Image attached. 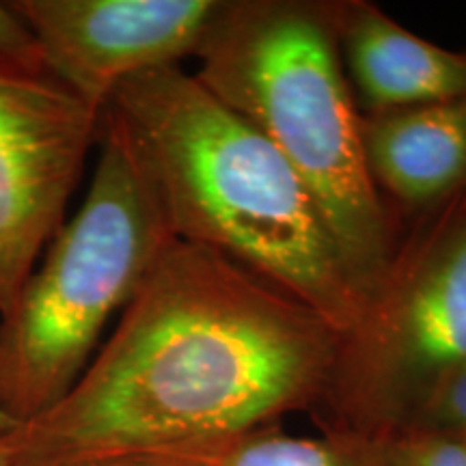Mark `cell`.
I'll list each match as a JSON object with an SVG mask.
<instances>
[{"instance_id":"1","label":"cell","mask_w":466,"mask_h":466,"mask_svg":"<svg viewBox=\"0 0 466 466\" xmlns=\"http://www.w3.org/2000/svg\"><path fill=\"white\" fill-rule=\"evenodd\" d=\"M339 341L258 272L173 240L72 391L9 432L15 466L186 453L313 410Z\"/></svg>"},{"instance_id":"2","label":"cell","mask_w":466,"mask_h":466,"mask_svg":"<svg viewBox=\"0 0 466 466\" xmlns=\"http://www.w3.org/2000/svg\"><path fill=\"white\" fill-rule=\"evenodd\" d=\"M175 240L217 250L319 313L341 337L363 318L316 199L279 151L195 74L168 66L113 93Z\"/></svg>"},{"instance_id":"3","label":"cell","mask_w":466,"mask_h":466,"mask_svg":"<svg viewBox=\"0 0 466 466\" xmlns=\"http://www.w3.org/2000/svg\"><path fill=\"white\" fill-rule=\"evenodd\" d=\"M197 58V78L299 173L370 305L400 236L367 168L335 3L227 0Z\"/></svg>"},{"instance_id":"4","label":"cell","mask_w":466,"mask_h":466,"mask_svg":"<svg viewBox=\"0 0 466 466\" xmlns=\"http://www.w3.org/2000/svg\"><path fill=\"white\" fill-rule=\"evenodd\" d=\"M97 147L83 206L0 316V434L35 423L72 391L106 324L175 240L141 156L108 108Z\"/></svg>"},{"instance_id":"5","label":"cell","mask_w":466,"mask_h":466,"mask_svg":"<svg viewBox=\"0 0 466 466\" xmlns=\"http://www.w3.org/2000/svg\"><path fill=\"white\" fill-rule=\"evenodd\" d=\"M466 360V190L398 242L363 318L341 337L313 419L322 434L374 436L410 423Z\"/></svg>"},{"instance_id":"6","label":"cell","mask_w":466,"mask_h":466,"mask_svg":"<svg viewBox=\"0 0 466 466\" xmlns=\"http://www.w3.org/2000/svg\"><path fill=\"white\" fill-rule=\"evenodd\" d=\"M100 121L42 61L0 56V316L66 223Z\"/></svg>"},{"instance_id":"7","label":"cell","mask_w":466,"mask_h":466,"mask_svg":"<svg viewBox=\"0 0 466 466\" xmlns=\"http://www.w3.org/2000/svg\"><path fill=\"white\" fill-rule=\"evenodd\" d=\"M44 67L91 108L197 52L227 0H15Z\"/></svg>"},{"instance_id":"8","label":"cell","mask_w":466,"mask_h":466,"mask_svg":"<svg viewBox=\"0 0 466 466\" xmlns=\"http://www.w3.org/2000/svg\"><path fill=\"white\" fill-rule=\"evenodd\" d=\"M337 39L360 115L466 100V52L406 31L374 3H335Z\"/></svg>"},{"instance_id":"9","label":"cell","mask_w":466,"mask_h":466,"mask_svg":"<svg viewBox=\"0 0 466 466\" xmlns=\"http://www.w3.org/2000/svg\"><path fill=\"white\" fill-rule=\"evenodd\" d=\"M363 149L382 199L430 212L466 190V100L363 115Z\"/></svg>"},{"instance_id":"10","label":"cell","mask_w":466,"mask_h":466,"mask_svg":"<svg viewBox=\"0 0 466 466\" xmlns=\"http://www.w3.org/2000/svg\"><path fill=\"white\" fill-rule=\"evenodd\" d=\"M186 453L206 466H370L352 436H294L277 423Z\"/></svg>"},{"instance_id":"11","label":"cell","mask_w":466,"mask_h":466,"mask_svg":"<svg viewBox=\"0 0 466 466\" xmlns=\"http://www.w3.org/2000/svg\"><path fill=\"white\" fill-rule=\"evenodd\" d=\"M352 439L360 442L370 466H466V447L410 425Z\"/></svg>"},{"instance_id":"12","label":"cell","mask_w":466,"mask_h":466,"mask_svg":"<svg viewBox=\"0 0 466 466\" xmlns=\"http://www.w3.org/2000/svg\"><path fill=\"white\" fill-rule=\"evenodd\" d=\"M408 425L441 434L466 447V360L434 384Z\"/></svg>"},{"instance_id":"13","label":"cell","mask_w":466,"mask_h":466,"mask_svg":"<svg viewBox=\"0 0 466 466\" xmlns=\"http://www.w3.org/2000/svg\"><path fill=\"white\" fill-rule=\"evenodd\" d=\"M0 56L42 61L33 33L11 3H0Z\"/></svg>"},{"instance_id":"14","label":"cell","mask_w":466,"mask_h":466,"mask_svg":"<svg viewBox=\"0 0 466 466\" xmlns=\"http://www.w3.org/2000/svg\"><path fill=\"white\" fill-rule=\"evenodd\" d=\"M61 466H206L201 460L188 453H126V456H106L78 460Z\"/></svg>"},{"instance_id":"15","label":"cell","mask_w":466,"mask_h":466,"mask_svg":"<svg viewBox=\"0 0 466 466\" xmlns=\"http://www.w3.org/2000/svg\"><path fill=\"white\" fill-rule=\"evenodd\" d=\"M0 466H15V450L9 434H0Z\"/></svg>"}]
</instances>
